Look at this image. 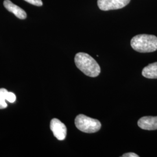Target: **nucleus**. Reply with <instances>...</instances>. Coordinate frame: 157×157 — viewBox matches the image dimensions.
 <instances>
[{
    "instance_id": "obj_11",
    "label": "nucleus",
    "mask_w": 157,
    "mask_h": 157,
    "mask_svg": "<svg viewBox=\"0 0 157 157\" xmlns=\"http://www.w3.org/2000/svg\"><path fill=\"white\" fill-rule=\"evenodd\" d=\"M25 1L34 6H43V2L41 0H25Z\"/></svg>"
},
{
    "instance_id": "obj_3",
    "label": "nucleus",
    "mask_w": 157,
    "mask_h": 157,
    "mask_svg": "<svg viewBox=\"0 0 157 157\" xmlns=\"http://www.w3.org/2000/svg\"><path fill=\"white\" fill-rule=\"evenodd\" d=\"M76 128L84 133H95L101 129L100 122L97 119L88 117L83 114H80L75 120Z\"/></svg>"
},
{
    "instance_id": "obj_8",
    "label": "nucleus",
    "mask_w": 157,
    "mask_h": 157,
    "mask_svg": "<svg viewBox=\"0 0 157 157\" xmlns=\"http://www.w3.org/2000/svg\"><path fill=\"white\" fill-rule=\"evenodd\" d=\"M142 75L148 78H157V62L148 65L142 71Z\"/></svg>"
},
{
    "instance_id": "obj_7",
    "label": "nucleus",
    "mask_w": 157,
    "mask_h": 157,
    "mask_svg": "<svg viewBox=\"0 0 157 157\" xmlns=\"http://www.w3.org/2000/svg\"><path fill=\"white\" fill-rule=\"evenodd\" d=\"M4 6L8 11L12 12L21 19H24L27 17L26 12L19 6L12 3L10 0H5L4 1Z\"/></svg>"
},
{
    "instance_id": "obj_1",
    "label": "nucleus",
    "mask_w": 157,
    "mask_h": 157,
    "mask_svg": "<svg viewBox=\"0 0 157 157\" xmlns=\"http://www.w3.org/2000/svg\"><path fill=\"white\" fill-rule=\"evenodd\" d=\"M75 62L78 69L89 77H97L101 72L98 63L88 54L84 52L76 54L75 57Z\"/></svg>"
},
{
    "instance_id": "obj_4",
    "label": "nucleus",
    "mask_w": 157,
    "mask_h": 157,
    "mask_svg": "<svg viewBox=\"0 0 157 157\" xmlns=\"http://www.w3.org/2000/svg\"><path fill=\"white\" fill-rule=\"evenodd\" d=\"M130 0H97V5L101 11L115 10L128 5Z\"/></svg>"
},
{
    "instance_id": "obj_12",
    "label": "nucleus",
    "mask_w": 157,
    "mask_h": 157,
    "mask_svg": "<svg viewBox=\"0 0 157 157\" xmlns=\"http://www.w3.org/2000/svg\"><path fill=\"white\" fill-rule=\"evenodd\" d=\"M122 157H139V156L137 155L136 154L133 153V152H128L124 154V155L122 156Z\"/></svg>"
},
{
    "instance_id": "obj_2",
    "label": "nucleus",
    "mask_w": 157,
    "mask_h": 157,
    "mask_svg": "<svg viewBox=\"0 0 157 157\" xmlns=\"http://www.w3.org/2000/svg\"><path fill=\"white\" fill-rule=\"evenodd\" d=\"M130 45L139 52H152L157 50V37L151 34H139L132 39Z\"/></svg>"
},
{
    "instance_id": "obj_9",
    "label": "nucleus",
    "mask_w": 157,
    "mask_h": 157,
    "mask_svg": "<svg viewBox=\"0 0 157 157\" xmlns=\"http://www.w3.org/2000/svg\"><path fill=\"white\" fill-rule=\"evenodd\" d=\"M8 93V91L6 89H0V109H4L7 107L6 100Z\"/></svg>"
},
{
    "instance_id": "obj_10",
    "label": "nucleus",
    "mask_w": 157,
    "mask_h": 157,
    "mask_svg": "<svg viewBox=\"0 0 157 157\" xmlns=\"http://www.w3.org/2000/svg\"><path fill=\"white\" fill-rule=\"evenodd\" d=\"M6 100L11 103H13L16 101V95H15L14 93L8 91L6 97Z\"/></svg>"
},
{
    "instance_id": "obj_5",
    "label": "nucleus",
    "mask_w": 157,
    "mask_h": 157,
    "mask_svg": "<svg viewBox=\"0 0 157 157\" xmlns=\"http://www.w3.org/2000/svg\"><path fill=\"white\" fill-rule=\"evenodd\" d=\"M50 129L58 140L62 141L65 139L67 132V127L59 119L54 118L51 120Z\"/></svg>"
},
{
    "instance_id": "obj_6",
    "label": "nucleus",
    "mask_w": 157,
    "mask_h": 157,
    "mask_svg": "<svg viewBox=\"0 0 157 157\" xmlns=\"http://www.w3.org/2000/svg\"><path fill=\"white\" fill-rule=\"evenodd\" d=\"M137 124L141 129L144 130H157V117H143L139 120Z\"/></svg>"
}]
</instances>
